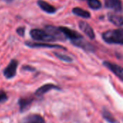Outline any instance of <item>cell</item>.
<instances>
[{
    "mask_svg": "<svg viewBox=\"0 0 123 123\" xmlns=\"http://www.w3.org/2000/svg\"><path fill=\"white\" fill-rule=\"evenodd\" d=\"M22 69L24 70V71H35V68L31 66H29V65H25V66H23L22 67Z\"/></svg>",
    "mask_w": 123,
    "mask_h": 123,
    "instance_id": "7402d4cb",
    "label": "cell"
},
{
    "mask_svg": "<svg viewBox=\"0 0 123 123\" xmlns=\"http://www.w3.org/2000/svg\"><path fill=\"white\" fill-rule=\"evenodd\" d=\"M51 90H58V91H61V88L59 87L57 85H55L53 84H46L43 85L42 86L39 87L35 92V95L37 97H41L46 94L47 92L51 91Z\"/></svg>",
    "mask_w": 123,
    "mask_h": 123,
    "instance_id": "ba28073f",
    "label": "cell"
},
{
    "mask_svg": "<svg viewBox=\"0 0 123 123\" xmlns=\"http://www.w3.org/2000/svg\"><path fill=\"white\" fill-rule=\"evenodd\" d=\"M12 0H6V1H7V2H10V1H12Z\"/></svg>",
    "mask_w": 123,
    "mask_h": 123,
    "instance_id": "603a6c76",
    "label": "cell"
},
{
    "mask_svg": "<svg viewBox=\"0 0 123 123\" xmlns=\"http://www.w3.org/2000/svg\"><path fill=\"white\" fill-rule=\"evenodd\" d=\"M73 13L76 15V16H79L80 17H83V18H86V19H88V18H90L91 17V14L88 11H86L80 7H75L72 10Z\"/></svg>",
    "mask_w": 123,
    "mask_h": 123,
    "instance_id": "2e32d148",
    "label": "cell"
},
{
    "mask_svg": "<svg viewBox=\"0 0 123 123\" xmlns=\"http://www.w3.org/2000/svg\"><path fill=\"white\" fill-rule=\"evenodd\" d=\"M18 61L15 59H12L7 66L3 71V75L7 79L14 78L17 74V69L18 67Z\"/></svg>",
    "mask_w": 123,
    "mask_h": 123,
    "instance_id": "3957f363",
    "label": "cell"
},
{
    "mask_svg": "<svg viewBox=\"0 0 123 123\" xmlns=\"http://www.w3.org/2000/svg\"><path fill=\"white\" fill-rule=\"evenodd\" d=\"M58 30L61 32V33H63V35L66 37L70 39L71 41L74 40H76L79 39H81L83 38V36L79 34V32H77L75 30H71L68 27H59Z\"/></svg>",
    "mask_w": 123,
    "mask_h": 123,
    "instance_id": "52a82bcc",
    "label": "cell"
},
{
    "mask_svg": "<svg viewBox=\"0 0 123 123\" xmlns=\"http://www.w3.org/2000/svg\"><path fill=\"white\" fill-rule=\"evenodd\" d=\"M89 6L94 10L99 9L102 7V3L99 0H87Z\"/></svg>",
    "mask_w": 123,
    "mask_h": 123,
    "instance_id": "ac0fdd59",
    "label": "cell"
},
{
    "mask_svg": "<svg viewBox=\"0 0 123 123\" xmlns=\"http://www.w3.org/2000/svg\"><path fill=\"white\" fill-rule=\"evenodd\" d=\"M19 123H45L43 116L38 114H30L22 118Z\"/></svg>",
    "mask_w": 123,
    "mask_h": 123,
    "instance_id": "30bf717a",
    "label": "cell"
},
{
    "mask_svg": "<svg viewBox=\"0 0 123 123\" xmlns=\"http://www.w3.org/2000/svg\"><path fill=\"white\" fill-rule=\"evenodd\" d=\"M105 7L114 9L116 12H122V1L120 0H105Z\"/></svg>",
    "mask_w": 123,
    "mask_h": 123,
    "instance_id": "7c38bea8",
    "label": "cell"
},
{
    "mask_svg": "<svg viewBox=\"0 0 123 123\" xmlns=\"http://www.w3.org/2000/svg\"><path fill=\"white\" fill-rule=\"evenodd\" d=\"M103 65L107 68L111 72H112L115 76H117L121 81H123V67L117 65L115 63L109 62V61H104Z\"/></svg>",
    "mask_w": 123,
    "mask_h": 123,
    "instance_id": "5b68a950",
    "label": "cell"
},
{
    "mask_svg": "<svg viewBox=\"0 0 123 123\" xmlns=\"http://www.w3.org/2000/svg\"><path fill=\"white\" fill-rule=\"evenodd\" d=\"M25 44L27 46H28L30 48H58V49H62V50H66V48H65L61 45H58V44H50V43H34V42H30V41L25 42Z\"/></svg>",
    "mask_w": 123,
    "mask_h": 123,
    "instance_id": "8992f818",
    "label": "cell"
},
{
    "mask_svg": "<svg viewBox=\"0 0 123 123\" xmlns=\"http://www.w3.org/2000/svg\"><path fill=\"white\" fill-rule=\"evenodd\" d=\"M7 99H8V97H7L6 93L5 92L4 90L1 89L0 90V103L5 102Z\"/></svg>",
    "mask_w": 123,
    "mask_h": 123,
    "instance_id": "ffe728a7",
    "label": "cell"
},
{
    "mask_svg": "<svg viewBox=\"0 0 123 123\" xmlns=\"http://www.w3.org/2000/svg\"><path fill=\"white\" fill-rule=\"evenodd\" d=\"M102 38L105 42L109 44L123 45V30L120 28L107 30L103 32Z\"/></svg>",
    "mask_w": 123,
    "mask_h": 123,
    "instance_id": "6da1fadb",
    "label": "cell"
},
{
    "mask_svg": "<svg viewBox=\"0 0 123 123\" xmlns=\"http://www.w3.org/2000/svg\"><path fill=\"white\" fill-rule=\"evenodd\" d=\"M54 55H55V57H57L58 59H60L62 61L67 62V63H71V62L73 61L72 58L67 55L62 54V53H58V52H54Z\"/></svg>",
    "mask_w": 123,
    "mask_h": 123,
    "instance_id": "d6986e66",
    "label": "cell"
},
{
    "mask_svg": "<svg viewBox=\"0 0 123 123\" xmlns=\"http://www.w3.org/2000/svg\"><path fill=\"white\" fill-rule=\"evenodd\" d=\"M45 31L50 35L55 37L57 40H64V37L62 35L61 32L58 30V27H56L53 25H47L45 27Z\"/></svg>",
    "mask_w": 123,
    "mask_h": 123,
    "instance_id": "4fadbf2b",
    "label": "cell"
},
{
    "mask_svg": "<svg viewBox=\"0 0 123 123\" xmlns=\"http://www.w3.org/2000/svg\"><path fill=\"white\" fill-rule=\"evenodd\" d=\"M35 97L34 96H28L25 97H21L18 99V105L19 110L20 112H25L28 110L32 103L35 102Z\"/></svg>",
    "mask_w": 123,
    "mask_h": 123,
    "instance_id": "277c9868",
    "label": "cell"
},
{
    "mask_svg": "<svg viewBox=\"0 0 123 123\" xmlns=\"http://www.w3.org/2000/svg\"><path fill=\"white\" fill-rule=\"evenodd\" d=\"M71 42H72L73 45L84 50L85 51H87V52H94L95 51V47L90 43L86 41L84 39V37L81 39L71 41Z\"/></svg>",
    "mask_w": 123,
    "mask_h": 123,
    "instance_id": "9c48e42d",
    "label": "cell"
},
{
    "mask_svg": "<svg viewBox=\"0 0 123 123\" xmlns=\"http://www.w3.org/2000/svg\"><path fill=\"white\" fill-rule=\"evenodd\" d=\"M108 19L116 26H122L123 24V18L121 14H117V12H109Z\"/></svg>",
    "mask_w": 123,
    "mask_h": 123,
    "instance_id": "5bb4252c",
    "label": "cell"
},
{
    "mask_svg": "<svg viewBox=\"0 0 123 123\" xmlns=\"http://www.w3.org/2000/svg\"><path fill=\"white\" fill-rule=\"evenodd\" d=\"M102 115L103 118L109 123H118V121L115 119L113 115L107 109H104L102 112Z\"/></svg>",
    "mask_w": 123,
    "mask_h": 123,
    "instance_id": "e0dca14e",
    "label": "cell"
},
{
    "mask_svg": "<svg viewBox=\"0 0 123 123\" xmlns=\"http://www.w3.org/2000/svg\"><path fill=\"white\" fill-rule=\"evenodd\" d=\"M16 31H17V33L19 36L23 37L25 35V27H17Z\"/></svg>",
    "mask_w": 123,
    "mask_h": 123,
    "instance_id": "44dd1931",
    "label": "cell"
},
{
    "mask_svg": "<svg viewBox=\"0 0 123 123\" xmlns=\"http://www.w3.org/2000/svg\"><path fill=\"white\" fill-rule=\"evenodd\" d=\"M30 35L31 37L37 41H43V42H53L56 41L57 39L53 35L48 33L46 31L40 29H32L30 32Z\"/></svg>",
    "mask_w": 123,
    "mask_h": 123,
    "instance_id": "7a4b0ae2",
    "label": "cell"
},
{
    "mask_svg": "<svg viewBox=\"0 0 123 123\" xmlns=\"http://www.w3.org/2000/svg\"><path fill=\"white\" fill-rule=\"evenodd\" d=\"M79 27L80 30L81 31H83L91 40H93L95 38V34H94L93 29L86 22H84V21L79 22Z\"/></svg>",
    "mask_w": 123,
    "mask_h": 123,
    "instance_id": "8fae6325",
    "label": "cell"
},
{
    "mask_svg": "<svg viewBox=\"0 0 123 123\" xmlns=\"http://www.w3.org/2000/svg\"><path fill=\"white\" fill-rule=\"evenodd\" d=\"M37 4L40 7L42 10H43L45 12L48 14H54L56 12V8L52 6L51 4H48V2L43 1V0H38Z\"/></svg>",
    "mask_w": 123,
    "mask_h": 123,
    "instance_id": "9a60e30c",
    "label": "cell"
}]
</instances>
